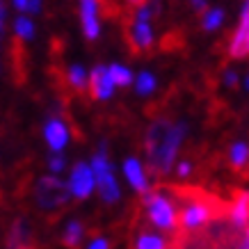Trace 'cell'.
Returning a JSON list of instances; mask_svg holds the SVG:
<instances>
[{"instance_id":"cell-27","label":"cell","mask_w":249,"mask_h":249,"mask_svg":"<svg viewBox=\"0 0 249 249\" xmlns=\"http://www.w3.org/2000/svg\"><path fill=\"white\" fill-rule=\"evenodd\" d=\"M224 83H227L229 87H235V85H238V73H235V71H224Z\"/></svg>"},{"instance_id":"cell-26","label":"cell","mask_w":249,"mask_h":249,"mask_svg":"<svg viewBox=\"0 0 249 249\" xmlns=\"http://www.w3.org/2000/svg\"><path fill=\"white\" fill-rule=\"evenodd\" d=\"M89 249H112V242L106 240V238H96V240L89 245Z\"/></svg>"},{"instance_id":"cell-19","label":"cell","mask_w":249,"mask_h":249,"mask_svg":"<svg viewBox=\"0 0 249 249\" xmlns=\"http://www.w3.org/2000/svg\"><path fill=\"white\" fill-rule=\"evenodd\" d=\"M14 35L21 41H32V37H35V23H32V18H28L25 14L18 16L14 21Z\"/></svg>"},{"instance_id":"cell-9","label":"cell","mask_w":249,"mask_h":249,"mask_svg":"<svg viewBox=\"0 0 249 249\" xmlns=\"http://www.w3.org/2000/svg\"><path fill=\"white\" fill-rule=\"evenodd\" d=\"M87 87L91 91V98L96 101H107V98L114 94V85L110 80V73H107V67H94L91 73H87Z\"/></svg>"},{"instance_id":"cell-25","label":"cell","mask_w":249,"mask_h":249,"mask_svg":"<svg viewBox=\"0 0 249 249\" xmlns=\"http://www.w3.org/2000/svg\"><path fill=\"white\" fill-rule=\"evenodd\" d=\"M44 9V0H28V14H39Z\"/></svg>"},{"instance_id":"cell-10","label":"cell","mask_w":249,"mask_h":249,"mask_svg":"<svg viewBox=\"0 0 249 249\" xmlns=\"http://www.w3.org/2000/svg\"><path fill=\"white\" fill-rule=\"evenodd\" d=\"M130 44H133V51H149L153 48V41H156V35H153L151 23H144V21H133L130 25Z\"/></svg>"},{"instance_id":"cell-24","label":"cell","mask_w":249,"mask_h":249,"mask_svg":"<svg viewBox=\"0 0 249 249\" xmlns=\"http://www.w3.org/2000/svg\"><path fill=\"white\" fill-rule=\"evenodd\" d=\"M48 167H51L53 172H62V169L67 167V160H64V156H53L51 162H48Z\"/></svg>"},{"instance_id":"cell-30","label":"cell","mask_w":249,"mask_h":249,"mask_svg":"<svg viewBox=\"0 0 249 249\" xmlns=\"http://www.w3.org/2000/svg\"><path fill=\"white\" fill-rule=\"evenodd\" d=\"M12 5H14L21 14H28V0H12Z\"/></svg>"},{"instance_id":"cell-20","label":"cell","mask_w":249,"mask_h":249,"mask_svg":"<svg viewBox=\"0 0 249 249\" xmlns=\"http://www.w3.org/2000/svg\"><path fill=\"white\" fill-rule=\"evenodd\" d=\"M247 144L245 142H235L233 146H231V151H229V160H231V165H233V169H238V172H242L245 167H247Z\"/></svg>"},{"instance_id":"cell-18","label":"cell","mask_w":249,"mask_h":249,"mask_svg":"<svg viewBox=\"0 0 249 249\" xmlns=\"http://www.w3.org/2000/svg\"><path fill=\"white\" fill-rule=\"evenodd\" d=\"M83 235H85V229L80 222H69L67 231L62 235V242H64L69 249H76L78 245H80V240H83Z\"/></svg>"},{"instance_id":"cell-11","label":"cell","mask_w":249,"mask_h":249,"mask_svg":"<svg viewBox=\"0 0 249 249\" xmlns=\"http://www.w3.org/2000/svg\"><path fill=\"white\" fill-rule=\"evenodd\" d=\"M44 137L53 151H62L69 142V128L62 119H51L44 128Z\"/></svg>"},{"instance_id":"cell-31","label":"cell","mask_w":249,"mask_h":249,"mask_svg":"<svg viewBox=\"0 0 249 249\" xmlns=\"http://www.w3.org/2000/svg\"><path fill=\"white\" fill-rule=\"evenodd\" d=\"M238 249H247V235L240 240V245H238Z\"/></svg>"},{"instance_id":"cell-2","label":"cell","mask_w":249,"mask_h":249,"mask_svg":"<svg viewBox=\"0 0 249 249\" xmlns=\"http://www.w3.org/2000/svg\"><path fill=\"white\" fill-rule=\"evenodd\" d=\"M181 201V211H176V217L181 219V229L185 233H196L208 227V222L224 217V204L213 195H206L201 190H174Z\"/></svg>"},{"instance_id":"cell-23","label":"cell","mask_w":249,"mask_h":249,"mask_svg":"<svg viewBox=\"0 0 249 249\" xmlns=\"http://www.w3.org/2000/svg\"><path fill=\"white\" fill-rule=\"evenodd\" d=\"M5 23H7V5H5V0H0V44H2V35H5Z\"/></svg>"},{"instance_id":"cell-8","label":"cell","mask_w":249,"mask_h":249,"mask_svg":"<svg viewBox=\"0 0 249 249\" xmlns=\"http://www.w3.org/2000/svg\"><path fill=\"white\" fill-rule=\"evenodd\" d=\"M98 0H78V14L83 23L85 37L94 41L101 35V18H98Z\"/></svg>"},{"instance_id":"cell-7","label":"cell","mask_w":249,"mask_h":249,"mask_svg":"<svg viewBox=\"0 0 249 249\" xmlns=\"http://www.w3.org/2000/svg\"><path fill=\"white\" fill-rule=\"evenodd\" d=\"M94 188V174H91V167L85 165V162H76L73 169H71V178H69V192L76 199H87Z\"/></svg>"},{"instance_id":"cell-6","label":"cell","mask_w":249,"mask_h":249,"mask_svg":"<svg viewBox=\"0 0 249 249\" xmlns=\"http://www.w3.org/2000/svg\"><path fill=\"white\" fill-rule=\"evenodd\" d=\"M247 53H249V5L245 0L238 25H235L233 35H231V41H229V57L231 60H245Z\"/></svg>"},{"instance_id":"cell-14","label":"cell","mask_w":249,"mask_h":249,"mask_svg":"<svg viewBox=\"0 0 249 249\" xmlns=\"http://www.w3.org/2000/svg\"><path fill=\"white\" fill-rule=\"evenodd\" d=\"M124 174H126V178H128L130 185H133L137 192L144 195V192L149 190V181H146L144 167L137 158H126V162H124Z\"/></svg>"},{"instance_id":"cell-29","label":"cell","mask_w":249,"mask_h":249,"mask_svg":"<svg viewBox=\"0 0 249 249\" xmlns=\"http://www.w3.org/2000/svg\"><path fill=\"white\" fill-rule=\"evenodd\" d=\"M190 5L195 12H204V9H208V0H190Z\"/></svg>"},{"instance_id":"cell-16","label":"cell","mask_w":249,"mask_h":249,"mask_svg":"<svg viewBox=\"0 0 249 249\" xmlns=\"http://www.w3.org/2000/svg\"><path fill=\"white\" fill-rule=\"evenodd\" d=\"M201 14H204V18H201V28H204L206 32L219 30V28L224 25V18H227L224 9H219V7H208V9H204Z\"/></svg>"},{"instance_id":"cell-4","label":"cell","mask_w":249,"mask_h":249,"mask_svg":"<svg viewBox=\"0 0 249 249\" xmlns=\"http://www.w3.org/2000/svg\"><path fill=\"white\" fill-rule=\"evenodd\" d=\"M35 196H37V204L44 211H57V208L69 204L71 192H69L67 183H62L60 178L44 176V178H39L37 188H35Z\"/></svg>"},{"instance_id":"cell-28","label":"cell","mask_w":249,"mask_h":249,"mask_svg":"<svg viewBox=\"0 0 249 249\" xmlns=\"http://www.w3.org/2000/svg\"><path fill=\"white\" fill-rule=\"evenodd\" d=\"M190 172H192V165H190L188 160H185V162H181V165L176 167V174H178V176H181V178H185V176H188Z\"/></svg>"},{"instance_id":"cell-22","label":"cell","mask_w":249,"mask_h":249,"mask_svg":"<svg viewBox=\"0 0 249 249\" xmlns=\"http://www.w3.org/2000/svg\"><path fill=\"white\" fill-rule=\"evenodd\" d=\"M135 80V89L140 96H149V94H153V89H156V76L153 73H149V71H142L137 78H133Z\"/></svg>"},{"instance_id":"cell-5","label":"cell","mask_w":249,"mask_h":249,"mask_svg":"<svg viewBox=\"0 0 249 249\" xmlns=\"http://www.w3.org/2000/svg\"><path fill=\"white\" fill-rule=\"evenodd\" d=\"M91 174H94V183L98 185V195L103 196V201L114 204L119 199V185L114 181L112 165L106 156V146H101V151H96L94 162H91Z\"/></svg>"},{"instance_id":"cell-12","label":"cell","mask_w":249,"mask_h":249,"mask_svg":"<svg viewBox=\"0 0 249 249\" xmlns=\"http://www.w3.org/2000/svg\"><path fill=\"white\" fill-rule=\"evenodd\" d=\"M7 247L9 249H35L32 245V231L25 219H16L7 235Z\"/></svg>"},{"instance_id":"cell-21","label":"cell","mask_w":249,"mask_h":249,"mask_svg":"<svg viewBox=\"0 0 249 249\" xmlns=\"http://www.w3.org/2000/svg\"><path fill=\"white\" fill-rule=\"evenodd\" d=\"M67 80L76 91H83L85 87H87V71H85L80 64H73V67H69V71H67Z\"/></svg>"},{"instance_id":"cell-13","label":"cell","mask_w":249,"mask_h":249,"mask_svg":"<svg viewBox=\"0 0 249 249\" xmlns=\"http://www.w3.org/2000/svg\"><path fill=\"white\" fill-rule=\"evenodd\" d=\"M247 204H249L247 192H242V190L235 192L231 211H229V222H231L238 231H247Z\"/></svg>"},{"instance_id":"cell-32","label":"cell","mask_w":249,"mask_h":249,"mask_svg":"<svg viewBox=\"0 0 249 249\" xmlns=\"http://www.w3.org/2000/svg\"><path fill=\"white\" fill-rule=\"evenodd\" d=\"M126 2H128V5H133V7H137V5H142L144 0H126Z\"/></svg>"},{"instance_id":"cell-15","label":"cell","mask_w":249,"mask_h":249,"mask_svg":"<svg viewBox=\"0 0 249 249\" xmlns=\"http://www.w3.org/2000/svg\"><path fill=\"white\" fill-rule=\"evenodd\" d=\"M135 249H167V242L162 235L153 233L149 229H142V231L137 233Z\"/></svg>"},{"instance_id":"cell-17","label":"cell","mask_w":249,"mask_h":249,"mask_svg":"<svg viewBox=\"0 0 249 249\" xmlns=\"http://www.w3.org/2000/svg\"><path fill=\"white\" fill-rule=\"evenodd\" d=\"M107 73H110V80H112L114 87H128V85H133V78H135L133 71L124 64H110Z\"/></svg>"},{"instance_id":"cell-3","label":"cell","mask_w":249,"mask_h":249,"mask_svg":"<svg viewBox=\"0 0 249 249\" xmlns=\"http://www.w3.org/2000/svg\"><path fill=\"white\" fill-rule=\"evenodd\" d=\"M142 199L149 206V219L153 227L174 233L178 217H176V204L174 199H169V190H146Z\"/></svg>"},{"instance_id":"cell-1","label":"cell","mask_w":249,"mask_h":249,"mask_svg":"<svg viewBox=\"0 0 249 249\" xmlns=\"http://www.w3.org/2000/svg\"><path fill=\"white\" fill-rule=\"evenodd\" d=\"M188 126L185 124H172L169 119H156L146 130V156H149V169L151 174L165 176L172 169L176 153L181 149Z\"/></svg>"}]
</instances>
